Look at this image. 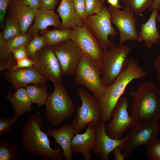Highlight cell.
<instances>
[{
    "instance_id": "4316f807",
    "label": "cell",
    "mask_w": 160,
    "mask_h": 160,
    "mask_svg": "<svg viewBox=\"0 0 160 160\" xmlns=\"http://www.w3.org/2000/svg\"><path fill=\"white\" fill-rule=\"evenodd\" d=\"M19 144H13L4 138L0 140V160H18L21 157V152H17Z\"/></svg>"
},
{
    "instance_id": "3957f363",
    "label": "cell",
    "mask_w": 160,
    "mask_h": 160,
    "mask_svg": "<svg viewBox=\"0 0 160 160\" xmlns=\"http://www.w3.org/2000/svg\"><path fill=\"white\" fill-rule=\"evenodd\" d=\"M131 116L135 122L156 123L160 118V89L152 82L142 83L134 94Z\"/></svg>"
},
{
    "instance_id": "60d3db41",
    "label": "cell",
    "mask_w": 160,
    "mask_h": 160,
    "mask_svg": "<svg viewBox=\"0 0 160 160\" xmlns=\"http://www.w3.org/2000/svg\"><path fill=\"white\" fill-rule=\"evenodd\" d=\"M121 150L119 147L115 148L113 152L116 160H124L126 158L123 153H121Z\"/></svg>"
},
{
    "instance_id": "f6af8a7d",
    "label": "cell",
    "mask_w": 160,
    "mask_h": 160,
    "mask_svg": "<svg viewBox=\"0 0 160 160\" xmlns=\"http://www.w3.org/2000/svg\"><path fill=\"white\" fill-rule=\"evenodd\" d=\"M157 19L160 23V14H159L157 17Z\"/></svg>"
},
{
    "instance_id": "4fadbf2b",
    "label": "cell",
    "mask_w": 160,
    "mask_h": 160,
    "mask_svg": "<svg viewBox=\"0 0 160 160\" xmlns=\"http://www.w3.org/2000/svg\"><path fill=\"white\" fill-rule=\"evenodd\" d=\"M59 62L63 75H74L83 52L73 41L69 39L52 47Z\"/></svg>"
},
{
    "instance_id": "484cf974",
    "label": "cell",
    "mask_w": 160,
    "mask_h": 160,
    "mask_svg": "<svg viewBox=\"0 0 160 160\" xmlns=\"http://www.w3.org/2000/svg\"><path fill=\"white\" fill-rule=\"evenodd\" d=\"M25 88L33 104L35 103L40 107L45 105L49 95L45 86L28 85Z\"/></svg>"
},
{
    "instance_id": "44dd1931",
    "label": "cell",
    "mask_w": 160,
    "mask_h": 160,
    "mask_svg": "<svg viewBox=\"0 0 160 160\" xmlns=\"http://www.w3.org/2000/svg\"><path fill=\"white\" fill-rule=\"evenodd\" d=\"M151 15L145 23H142L139 31L137 32V41H144L146 47L151 48L153 44L160 41V34L158 31L156 20L159 11L153 9Z\"/></svg>"
},
{
    "instance_id": "83f0119b",
    "label": "cell",
    "mask_w": 160,
    "mask_h": 160,
    "mask_svg": "<svg viewBox=\"0 0 160 160\" xmlns=\"http://www.w3.org/2000/svg\"><path fill=\"white\" fill-rule=\"evenodd\" d=\"M9 15L1 32L3 37L7 41L21 33L18 21L13 17Z\"/></svg>"
},
{
    "instance_id": "8fae6325",
    "label": "cell",
    "mask_w": 160,
    "mask_h": 160,
    "mask_svg": "<svg viewBox=\"0 0 160 160\" xmlns=\"http://www.w3.org/2000/svg\"><path fill=\"white\" fill-rule=\"evenodd\" d=\"M113 23L119 33V45L127 40L137 41V32L136 28L137 21L134 12L125 7L122 10L110 5L108 7Z\"/></svg>"
},
{
    "instance_id": "ba28073f",
    "label": "cell",
    "mask_w": 160,
    "mask_h": 160,
    "mask_svg": "<svg viewBox=\"0 0 160 160\" xmlns=\"http://www.w3.org/2000/svg\"><path fill=\"white\" fill-rule=\"evenodd\" d=\"M100 44L103 50L115 46L110 35L116 37L119 33L112 25L111 15L108 7L104 4L98 14L88 15L83 21Z\"/></svg>"
},
{
    "instance_id": "e0dca14e",
    "label": "cell",
    "mask_w": 160,
    "mask_h": 160,
    "mask_svg": "<svg viewBox=\"0 0 160 160\" xmlns=\"http://www.w3.org/2000/svg\"><path fill=\"white\" fill-rule=\"evenodd\" d=\"M96 141L95 126H88L84 133H77L74 136L71 143L72 152L80 153L84 160H90L92 159L90 151L95 144Z\"/></svg>"
},
{
    "instance_id": "52a82bcc",
    "label": "cell",
    "mask_w": 160,
    "mask_h": 160,
    "mask_svg": "<svg viewBox=\"0 0 160 160\" xmlns=\"http://www.w3.org/2000/svg\"><path fill=\"white\" fill-rule=\"evenodd\" d=\"M77 92L81 105L76 108V115L72 121L75 134L88 126L97 125L102 121L99 100L83 88L77 89Z\"/></svg>"
},
{
    "instance_id": "4dcf8cb0",
    "label": "cell",
    "mask_w": 160,
    "mask_h": 160,
    "mask_svg": "<svg viewBox=\"0 0 160 160\" xmlns=\"http://www.w3.org/2000/svg\"><path fill=\"white\" fill-rule=\"evenodd\" d=\"M28 31L21 33L7 41L8 46L12 52L14 50L22 47H25L34 37Z\"/></svg>"
},
{
    "instance_id": "7a4b0ae2",
    "label": "cell",
    "mask_w": 160,
    "mask_h": 160,
    "mask_svg": "<svg viewBox=\"0 0 160 160\" xmlns=\"http://www.w3.org/2000/svg\"><path fill=\"white\" fill-rule=\"evenodd\" d=\"M146 76L137 60L129 59L126 68L107 87L99 100L102 121L106 122L110 120L112 111L124 93L128 85L133 80L142 79Z\"/></svg>"
},
{
    "instance_id": "30bf717a",
    "label": "cell",
    "mask_w": 160,
    "mask_h": 160,
    "mask_svg": "<svg viewBox=\"0 0 160 160\" xmlns=\"http://www.w3.org/2000/svg\"><path fill=\"white\" fill-rule=\"evenodd\" d=\"M128 107V98L122 97L112 111V119L105 126L106 133L111 138L121 139L124 133L135 123L133 118L129 114Z\"/></svg>"
},
{
    "instance_id": "f35d334b",
    "label": "cell",
    "mask_w": 160,
    "mask_h": 160,
    "mask_svg": "<svg viewBox=\"0 0 160 160\" xmlns=\"http://www.w3.org/2000/svg\"><path fill=\"white\" fill-rule=\"evenodd\" d=\"M12 53L15 59L17 61L28 57L27 53L25 47H22L16 49Z\"/></svg>"
},
{
    "instance_id": "d590c367",
    "label": "cell",
    "mask_w": 160,
    "mask_h": 160,
    "mask_svg": "<svg viewBox=\"0 0 160 160\" xmlns=\"http://www.w3.org/2000/svg\"><path fill=\"white\" fill-rule=\"evenodd\" d=\"M10 0H0V24L1 27H4V18Z\"/></svg>"
},
{
    "instance_id": "7402d4cb",
    "label": "cell",
    "mask_w": 160,
    "mask_h": 160,
    "mask_svg": "<svg viewBox=\"0 0 160 160\" xmlns=\"http://www.w3.org/2000/svg\"><path fill=\"white\" fill-rule=\"evenodd\" d=\"M57 11L61 19L60 29L73 28L83 24L77 15L72 0H61Z\"/></svg>"
},
{
    "instance_id": "f546056e",
    "label": "cell",
    "mask_w": 160,
    "mask_h": 160,
    "mask_svg": "<svg viewBox=\"0 0 160 160\" xmlns=\"http://www.w3.org/2000/svg\"><path fill=\"white\" fill-rule=\"evenodd\" d=\"M47 45L45 39L43 36L34 37L25 46L28 57L33 60L36 54Z\"/></svg>"
},
{
    "instance_id": "e575fe53",
    "label": "cell",
    "mask_w": 160,
    "mask_h": 160,
    "mask_svg": "<svg viewBox=\"0 0 160 160\" xmlns=\"http://www.w3.org/2000/svg\"><path fill=\"white\" fill-rule=\"evenodd\" d=\"M78 16L83 21L88 15L85 11V0H72Z\"/></svg>"
},
{
    "instance_id": "f1b7e54d",
    "label": "cell",
    "mask_w": 160,
    "mask_h": 160,
    "mask_svg": "<svg viewBox=\"0 0 160 160\" xmlns=\"http://www.w3.org/2000/svg\"><path fill=\"white\" fill-rule=\"evenodd\" d=\"M154 0H122L125 7L131 9L136 15H140L153 5Z\"/></svg>"
},
{
    "instance_id": "1f68e13d",
    "label": "cell",
    "mask_w": 160,
    "mask_h": 160,
    "mask_svg": "<svg viewBox=\"0 0 160 160\" xmlns=\"http://www.w3.org/2000/svg\"><path fill=\"white\" fill-rule=\"evenodd\" d=\"M105 0H85V11L88 15L98 14L104 5Z\"/></svg>"
},
{
    "instance_id": "ab89813d",
    "label": "cell",
    "mask_w": 160,
    "mask_h": 160,
    "mask_svg": "<svg viewBox=\"0 0 160 160\" xmlns=\"http://www.w3.org/2000/svg\"><path fill=\"white\" fill-rule=\"evenodd\" d=\"M24 4L30 6L35 10L40 9L39 0H20Z\"/></svg>"
},
{
    "instance_id": "6da1fadb",
    "label": "cell",
    "mask_w": 160,
    "mask_h": 160,
    "mask_svg": "<svg viewBox=\"0 0 160 160\" xmlns=\"http://www.w3.org/2000/svg\"><path fill=\"white\" fill-rule=\"evenodd\" d=\"M44 123L40 115L29 116L21 133L22 148L44 160H62L64 156L63 152L59 148L55 149L51 148L48 135L41 129Z\"/></svg>"
},
{
    "instance_id": "8d00e7d4",
    "label": "cell",
    "mask_w": 160,
    "mask_h": 160,
    "mask_svg": "<svg viewBox=\"0 0 160 160\" xmlns=\"http://www.w3.org/2000/svg\"><path fill=\"white\" fill-rule=\"evenodd\" d=\"M40 9L54 10L57 5L58 0H39Z\"/></svg>"
},
{
    "instance_id": "5b68a950",
    "label": "cell",
    "mask_w": 160,
    "mask_h": 160,
    "mask_svg": "<svg viewBox=\"0 0 160 160\" xmlns=\"http://www.w3.org/2000/svg\"><path fill=\"white\" fill-rule=\"evenodd\" d=\"M45 105L46 116L49 123L54 126L69 119L76 109L61 83L54 85V90L49 95Z\"/></svg>"
},
{
    "instance_id": "d4e9b609",
    "label": "cell",
    "mask_w": 160,
    "mask_h": 160,
    "mask_svg": "<svg viewBox=\"0 0 160 160\" xmlns=\"http://www.w3.org/2000/svg\"><path fill=\"white\" fill-rule=\"evenodd\" d=\"M16 60L10 50L7 41L0 33V71L13 68L16 65Z\"/></svg>"
},
{
    "instance_id": "836d02e7",
    "label": "cell",
    "mask_w": 160,
    "mask_h": 160,
    "mask_svg": "<svg viewBox=\"0 0 160 160\" xmlns=\"http://www.w3.org/2000/svg\"><path fill=\"white\" fill-rule=\"evenodd\" d=\"M18 117L15 115L13 117L7 119L2 116L0 117V136L3 133L11 132L13 128L11 126L14 123H16Z\"/></svg>"
},
{
    "instance_id": "277c9868",
    "label": "cell",
    "mask_w": 160,
    "mask_h": 160,
    "mask_svg": "<svg viewBox=\"0 0 160 160\" xmlns=\"http://www.w3.org/2000/svg\"><path fill=\"white\" fill-rule=\"evenodd\" d=\"M101 64L89 55L83 53L74 75V81L92 92L99 100L105 93L106 87L101 79Z\"/></svg>"
},
{
    "instance_id": "cb8c5ba5",
    "label": "cell",
    "mask_w": 160,
    "mask_h": 160,
    "mask_svg": "<svg viewBox=\"0 0 160 160\" xmlns=\"http://www.w3.org/2000/svg\"><path fill=\"white\" fill-rule=\"evenodd\" d=\"M71 31L72 28H56L52 30H40L39 32L45 38L47 45L52 47L63 41L70 39Z\"/></svg>"
},
{
    "instance_id": "ac0fdd59",
    "label": "cell",
    "mask_w": 160,
    "mask_h": 160,
    "mask_svg": "<svg viewBox=\"0 0 160 160\" xmlns=\"http://www.w3.org/2000/svg\"><path fill=\"white\" fill-rule=\"evenodd\" d=\"M60 18L59 15L54 10H35L34 23L30 27L28 32L34 37L39 36V31L47 30L50 26L60 29L62 22Z\"/></svg>"
},
{
    "instance_id": "8992f818",
    "label": "cell",
    "mask_w": 160,
    "mask_h": 160,
    "mask_svg": "<svg viewBox=\"0 0 160 160\" xmlns=\"http://www.w3.org/2000/svg\"><path fill=\"white\" fill-rule=\"evenodd\" d=\"M129 47L123 44L103 50L101 65V79L106 87L112 84L127 68Z\"/></svg>"
},
{
    "instance_id": "d6a6232c",
    "label": "cell",
    "mask_w": 160,
    "mask_h": 160,
    "mask_svg": "<svg viewBox=\"0 0 160 160\" xmlns=\"http://www.w3.org/2000/svg\"><path fill=\"white\" fill-rule=\"evenodd\" d=\"M145 155L150 160H160V140L156 139L146 145Z\"/></svg>"
},
{
    "instance_id": "74e56055",
    "label": "cell",
    "mask_w": 160,
    "mask_h": 160,
    "mask_svg": "<svg viewBox=\"0 0 160 160\" xmlns=\"http://www.w3.org/2000/svg\"><path fill=\"white\" fill-rule=\"evenodd\" d=\"M35 65L34 61L28 57L17 61V63L12 69L25 68L31 67Z\"/></svg>"
},
{
    "instance_id": "5bb4252c",
    "label": "cell",
    "mask_w": 160,
    "mask_h": 160,
    "mask_svg": "<svg viewBox=\"0 0 160 160\" xmlns=\"http://www.w3.org/2000/svg\"><path fill=\"white\" fill-rule=\"evenodd\" d=\"M70 39L80 49L101 64L103 50L100 44L83 23L82 25L72 28Z\"/></svg>"
},
{
    "instance_id": "9a60e30c",
    "label": "cell",
    "mask_w": 160,
    "mask_h": 160,
    "mask_svg": "<svg viewBox=\"0 0 160 160\" xmlns=\"http://www.w3.org/2000/svg\"><path fill=\"white\" fill-rule=\"evenodd\" d=\"M5 79L11 84L12 88L17 89L30 84L45 86L48 80L39 71L34 65L29 68L11 69L4 73Z\"/></svg>"
},
{
    "instance_id": "ee69618b",
    "label": "cell",
    "mask_w": 160,
    "mask_h": 160,
    "mask_svg": "<svg viewBox=\"0 0 160 160\" xmlns=\"http://www.w3.org/2000/svg\"><path fill=\"white\" fill-rule=\"evenodd\" d=\"M160 11V0H154L152 6L150 8L149 12H151L153 9Z\"/></svg>"
},
{
    "instance_id": "2e32d148",
    "label": "cell",
    "mask_w": 160,
    "mask_h": 160,
    "mask_svg": "<svg viewBox=\"0 0 160 160\" xmlns=\"http://www.w3.org/2000/svg\"><path fill=\"white\" fill-rule=\"evenodd\" d=\"M105 122L102 121L95 126L96 141L90 152L101 160H109L110 153L116 148L119 147L124 140V137L116 140L110 137L105 131Z\"/></svg>"
},
{
    "instance_id": "9c48e42d",
    "label": "cell",
    "mask_w": 160,
    "mask_h": 160,
    "mask_svg": "<svg viewBox=\"0 0 160 160\" xmlns=\"http://www.w3.org/2000/svg\"><path fill=\"white\" fill-rule=\"evenodd\" d=\"M159 127L156 123H135L124 137V140L119 147L125 158L130 156L137 148L147 145L156 139Z\"/></svg>"
},
{
    "instance_id": "d6986e66",
    "label": "cell",
    "mask_w": 160,
    "mask_h": 160,
    "mask_svg": "<svg viewBox=\"0 0 160 160\" xmlns=\"http://www.w3.org/2000/svg\"><path fill=\"white\" fill-rule=\"evenodd\" d=\"M7 10L9 15L19 22L21 33L27 32L34 20L35 10L20 0H10Z\"/></svg>"
},
{
    "instance_id": "603a6c76",
    "label": "cell",
    "mask_w": 160,
    "mask_h": 160,
    "mask_svg": "<svg viewBox=\"0 0 160 160\" xmlns=\"http://www.w3.org/2000/svg\"><path fill=\"white\" fill-rule=\"evenodd\" d=\"M6 98L12 104L15 115L18 117L33 109V103L25 88L17 89L13 93L8 92Z\"/></svg>"
},
{
    "instance_id": "ffe728a7",
    "label": "cell",
    "mask_w": 160,
    "mask_h": 160,
    "mask_svg": "<svg viewBox=\"0 0 160 160\" xmlns=\"http://www.w3.org/2000/svg\"><path fill=\"white\" fill-rule=\"evenodd\" d=\"M47 134L52 136L62 148L66 160H71L73 157L71 149L72 139L75 134L71 124L65 123L63 127L55 129H49Z\"/></svg>"
},
{
    "instance_id": "b9f144b4",
    "label": "cell",
    "mask_w": 160,
    "mask_h": 160,
    "mask_svg": "<svg viewBox=\"0 0 160 160\" xmlns=\"http://www.w3.org/2000/svg\"><path fill=\"white\" fill-rule=\"evenodd\" d=\"M155 65L156 70V79L160 84V55L158 56L155 62Z\"/></svg>"
},
{
    "instance_id": "7c38bea8",
    "label": "cell",
    "mask_w": 160,
    "mask_h": 160,
    "mask_svg": "<svg viewBox=\"0 0 160 160\" xmlns=\"http://www.w3.org/2000/svg\"><path fill=\"white\" fill-rule=\"evenodd\" d=\"M33 60L39 72L54 85L61 83L63 75L52 47L46 45L36 54Z\"/></svg>"
},
{
    "instance_id": "7bdbcfd3",
    "label": "cell",
    "mask_w": 160,
    "mask_h": 160,
    "mask_svg": "<svg viewBox=\"0 0 160 160\" xmlns=\"http://www.w3.org/2000/svg\"><path fill=\"white\" fill-rule=\"evenodd\" d=\"M107 2L110 5L116 8L119 9L122 8V6L119 4V0H107Z\"/></svg>"
}]
</instances>
